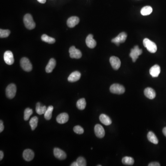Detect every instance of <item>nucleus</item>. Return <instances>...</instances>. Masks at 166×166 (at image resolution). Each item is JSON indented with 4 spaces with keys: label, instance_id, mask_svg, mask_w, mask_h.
<instances>
[{
    "label": "nucleus",
    "instance_id": "nucleus-1",
    "mask_svg": "<svg viewBox=\"0 0 166 166\" xmlns=\"http://www.w3.org/2000/svg\"><path fill=\"white\" fill-rule=\"evenodd\" d=\"M23 21L27 29L32 30L35 28L36 24L34 21L32 16L30 14L28 13L24 16Z\"/></svg>",
    "mask_w": 166,
    "mask_h": 166
},
{
    "label": "nucleus",
    "instance_id": "nucleus-2",
    "mask_svg": "<svg viewBox=\"0 0 166 166\" xmlns=\"http://www.w3.org/2000/svg\"><path fill=\"white\" fill-rule=\"evenodd\" d=\"M143 44L144 46L149 52L155 53L157 51V48L156 44L148 38H146L143 39Z\"/></svg>",
    "mask_w": 166,
    "mask_h": 166
},
{
    "label": "nucleus",
    "instance_id": "nucleus-3",
    "mask_svg": "<svg viewBox=\"0 0 166 166\" xmlns=\"http://www.w3.org/2000/svg\"><path fill=\"white\" fill-rule=\"evenodd\" d=\"M16 91L17 88L15 85L14 84H10L6 88V96L9 99H13L15 96Z\"/></svg>",
    "mask_w": 166,
    "mask_h": 166
},
{
    "label": "nucleus",
    "instance_id": "nucleus-4",
    "mask_svg": "<svg viewBox=\"0 0 166 166\" xmlns=\"http://www.w3.org/2000/svg\"><path fill=\"white\" fill-rule=\"evenodd\" d=\"M110 91L112 93L122 94L125 92V89L122 85L114 84L110 86Z\"/></svg>",
    "mask_w": 166,
    "mask_h": 166
},
{
    "label": "nucleus",
    "instance_id": "nucleus-5",
    "mask_svg": "<svg viewBox=\"0 0 166 166\" xmlns=\"http://www.w3.org/2000/svg\"><path fill=\"white\" fill-rule=\"evenodd\" d=\"M20 64L22 68L25 72H30L32 69V66L30 60L26 57L21 59Z\"/></svg>",
    "mask_w": 166,
    "mask_h": 166
},
{
    "label": "nucleus",
    "instance_id": "nucleus-6",
    "mask_svg": "<svg viewBox=\"0 0 166 166\" xmlns=\"http://www.w3.org/2000/svg\"><path fill=\"white\" fill-rule=\"evenodd\" d=\"M142 54V50L139 49L137 45L134 46V48L131 49V53H130V56L132 59L133 62H136L137 59L139 58V56Z\"/></svg>",
    "mask_w": 166,
    "mask_h": 166
},
{
    "label": "nucleus",
    "instance_id": "nucleus-7",
    "mask_svg": "<svg viewBox=\"0 0 166 166\" xmlns=\"http://www.w3.org/2000/svg\"><path fill=\"white\" fill-rule=\"evenodd\" d=\"M127 34L124 32H122L119 34L118 36L113 38L112 40V42L117 45H119V43H123L125 42V40L127 39Z\"/></svg>",
    "mask_w": 166,
    "mask_h": 166
},
{
    "label": "nucleus",
    "instance_id": "nucleus-8",
    "mask_svg": "<svg viewBox=\"0 0 166 166\" xmlns=\"http://www.w3.org/2000/svg\"><path fill=\"white\" fill-rule=\"evenodd\" d=\"M4 60L7 64L11 65L15 61L13 54L11 51H7L4 54Z\"/></svg>",
    "mask_w": 166,
    "mask_h": 166
},
{
    "label": "nucleus",
    "instance_id": "nucleus-9",
    "mask_svg": "<svg viewBox=\"0 0 166 166\" xmlns=\"http://www.w3.org/2000/svg\"><path fill=\"white\" fill-rule=\"evenodd\" d=\"M70 56L71 58L80 59L82 57L81 52L79 49H77L75 46L70 47L69 50Z\"/></svg>",
    "mask_w": 166,
    "mask_h": 166
},
{
    "label": "nucleus",
    "instance_id": "nucleus-10",
    "mask_svg": "<svg viewBox=\"0 0 166 166\" xmlns=\"http://www.w3.org/2000/svg\"><path fill=\"white\" fill-rule=\"evenodd\" d=\"M109 61H110L112 67L115 70H118L121 67V60H119L118 57L116 56H111L109 59Z\"/></svg>",
    "mask_w": 166,
    "mask_h": 166
},
{
    "label": "nucleus",
    "instance_id": "nucleus-11",
    "mask_svg": "<svg viewBox=\"0 0 166 166\" xmlns=\"http://www.w3.org/2000/svg\"><path fill=\"white\" fill-rule=\"evenodd\" d=\"M95 133L96 136L99 138H103L105 136V130L102 125L100 124H97L94 127Z\"/></svg>",
    "mask_w": 166,
    "mask_h": 166
},
{
    "label": "nucleus",
    "instance_id": "nucleus-12",
    "mask_svg": "<svg viewBox=\"0 0 166 166\" xmlns=\"http://www.w3.org/2000/svg\"><path fill=\"white\" fill-rule=\"evenodd\" d=\"M54 155L56 158L61 160H65L67 158L66 153L63 151H62V149L57 148L54 149Z\"/></svg>",
    "mask_w": 166,
    "mask_h": 166
},
{
    "label": "nucleus",
    "instance_id": "nucleus-13",
    "mask_svg": "<svg viewBox=\"0 0 166 166\" xmlns=\"http://www.w3.org/2000/svg\"><path fill=\"white\" fill-rule=\"evenodd\" d=\"M23 157L26 161H30L34 157V153L31 149H26L23 152Z\"/></svg>",
    "mask_w": 166,
    "mask_h": 166
},
{
    "label": "nucleus",
    "instance_id": "nucleus-14",
    "mask_svg": "<svg viewBox=\"0 0 166 166\" xmlns=\"http://www.w3.org/2000/svg\"><path fill=\"white\" fill-rule=\"evenodd\" d=\"M79 19L77 16L70 17L67 21V26L70 28H73L77 25L79 22Z\"/></svg>",
    "mask_w": 166,
    "mask_h": 166
},
{
    "label": "nucleus",
    "instance_id": "nucleus-15",
    "mask_svg": "<svg viewBox=\"0 0 166 166\" xmlns=\"http://www.w3.org/2000/svg\"><path fill=\"white\" fill-rule=\"evenodd\" d=\"M161 68L158 65H155L149 69V73L152 77L156 78L159 76L160 73Z\"/></svg>",
    "mask_w": 166,
    "mask_h": 166
},
{
    "label": "nucleus",
    "instance_id": "nucleus-16",
    "mask_svg": "<svg viewBox=\"0 0 166 166\" xmlns=\"http://www.w3.org/2000/svg\"><path fill=\"white\" fill-rule=\"evenodd\" d=\"M86 44L88 47L91 49H93L96 47L97 42L93 39V36L92 34H89L86 38Z\"/></svg>",
    "mask_w": 166,
    "mask_h": 166
},
{
    "label": "nucleus",
    "instance_id": "nucleus-17",
    "mask_svg": "<svg viewBox=\"0 0 166 166\" xmlns=\"http://www.w3.org/2000/svg\"><path fill=\"white\" fill-rule=\"evenodd\" d=\"M69 119V116L68 114L66 113H63L60 114L56 118V121L59 124H65L68 121Z\"/></svg>",
    "mask_w": 166,
    "mask_h": 166
},
{
    "label": "nucleus",
    "instance_id": "nucleus-18",
    "mask_svg": "<svg viewBox=\"0 0 166 166\" xmlns=\"http://www.w3.org/2000/svg\"><path fill=\"white\" fill-rule=\"evenodd\" d=\"M144 94L146 97L150 99H154L156 96L155 90L150 87H147L145 89Z\"/></svg>",
    "mask_w": 166,
    "mask_h": 166
},
{
    "label": "nucleus",
    "instance_id": "nucleus-19",
    "mask_svg": "<svg viewBox=\"0 0 166 166\" xmlns=\"http://www.w3.org/2000/svg\"><path fill=\"white\" fill-rule=\"evenodd\" d=\"M81 73L78 71L73 72L68 77V81L70 82H75L80 79Z\"/></svg>",
    "mask_w": 166,
    "mask_h": 166
},
{
    "label": "nucleus",
    "instance_id": "nucleus-20",
    "mask_svg": "<svg viewBox=\"0 0 166 166\" xmlns=\"http://www.w3.org/2000/svg\"><path fill=\"white\" fill-rule=\"evenodd\" d=\"M55 66H56L55 60L53 58L50 59L46 67L45 70L46 73H51L55 67Z\"/></svg>",
    "mask_w": 166,
    "mask_h": 166
},
{
    "label": "nucleus",
    "instance_id": "nucleus-21",
    "mask_svg": "<svg viewBox=\"0 0 166 166\" xmlns=\"http://www.w3.org/2000/svg\"><path fill=\"white\" fill-rule=\"evenodd\" d=\"M99 119L102 124L106 125H110L112 123L111 119L105 114H101L99 116Z\"/></svg>",
    "mask_w": 166,
    "mask_h": 166
},
{
    "label": "nucleus",
    "instance_id": "nucleus-22",
    "mask_svg": "<svg viewBox=\"0 0 166 166\" xmlns=\"http://www.w3.org/2000/svg\"><path fill=\"white\" fill-rule=\"evenodd\" d=\"M147 138L149 141L152 143L157 145L158 143V140L157 137L152 131H149L147 134Z\"/></svg>",
    "mask_w": 166,
    "mask_h": 166
},
{
    "label": "nucleus",
    "instance_id": "nucleus-23",
    "mask_svg": "<svg viewBox=\"0 0 166 166\" xmlns=\"http://www.w3.org/2000/svg\"><path fill=\"white\" fill-rule=\"evenodd\" d=\"M47 109L45 106H41L40 103H37V104L36 105V112L37 113V114L38 115H42L43 114H45Z\"/></svg>",
    "mask_w": 166,
    "mask_h": 166
},
{
    "label": "nucleus",
    "instance_id": "nucleus-24",
    "mask_svg": "<svg viewBox=\"0 0 166 166\" xmlns=\"http://www.w3.org/2000/svg\"><path fill=\"white\" fill-rule=\"evenodd\" d=\"M153 11L151 6H145L143 7L141 10V14L143 16H147L151 15Z\"/></svg>",
    "mask_w": 166,
    "mask_h": 166
},
{
    "label": "nucleus",
    "instance_id": "nucleus-25",
    "mask_svg": "<svg viewBox=\"0 0 166 166\" xmlns=\"http://www.w3.org/2000/svg\"><path fill=\"white\" fill-rule=\"evenodd\" d=\"M54 109V107L52 106H49L47 108L44 114V118L46 120H50L52 115V112Z\"/></svg>",
    "mask_w": 166,
    "mask_h": 166
},
{
    "label": "nucleus",
    "instance_id": "nucleus-26",
    "mask_svg": "<svg viewBox=\"0 0 166 166\" xmlns=\"http://www.w3.org/2000/svg\"><path fill=\"white\" fill-rule=\"evenodd\" d=\"M86 101L85 98L80 99L77 102V107L80 110H84L86 107Z\"/></svg>",
    "mask_w": 166,
    "mask_h": 166
},
{
    "label": "nucleus",
    "instance_id": "nucleus-27",
    "mask_svg": "<svg viewBox=\"0 0 166 166\" xmlns=\"http://www.w3.org/2000/svg\"><path fill=\"white\" fill-rule=\"evenodd\" d=\"M41 39H42V41L49 43V44H53L55 42V38L50 37L46 34H43L42 35V37H41Z\"/></svg>",
    "mask_w": 166,
    "mask_h": 166
},
{
    "label": "nucleus",
    "instance_id": "nucleus-28",
    "mask_svg": "<svg viewBox=\"0 0 166 166\" xmlns=\"http://www.w3.org/2000/svg\"><path fill=\"white\" fill-rule=\"evenodd\" d=\"M38 119L37 116L32 117L29 122V124L31 127L32 130H34L37 127L38 124Z\"/></svg>",
    "mask_w": 166,
    "mask_h": 166
},
{
    "label": "nucleus",
    "instance_id": "nucleus-29",
    "mask_svg": "<svg viewBox=\"0 0 166 166\" xmlns=\"http://www.w3.org/2000/svg\"><path fill=\"white\" fill-rule=\"evenodd\" d=\"M122 162L125 165H133L134 164V160L131 157H125L122 158Z\"/></svg>",
    "mask_w": 166,
    "mask_h": 166
},
{
    "label": "nucleus",
    "instance_id": "nucleus-30",
    "mask_svg": "<svg viewBox=\"0 0 166 166\" xmlns=\"http://www.w3.org/2000/svg\"><path fill=\"white\" fill-rule=\"evenodd\" d=\"M32 114H33V111L30 108H26L24 111V119L26 121H28Z\"/></svg>",
    "mask_w": 166,
    "mask_h": 166
},
{
    "label": "nucleus",
    "instance_id": "nucleus-31",
    "mask_svg": "<svg viewBox=\"0 0 166 166\" xmlns=\"http://www.w3.org/2000/svg\"><path fill=\"white\" fill-rule=\"evenodd\" d=\"M10 31L9 30H0V37L1 38H6L9 36Z\"/></svg>",
    "mask_w": 166,
    "mask_h": 166
},
{
    "label": "nucleus",
    "instance_id": "nucleus-32",
    "mask_svg": "<svg viewBox=\"0 0 166 166\" xmlns=\"http://www.w3.org/2000/svg\"><path fill=\"white\" fill-rule=\"evenodd\" d=\"M78 166H86V161L85 158L83 157H79L76 161Z\"/></svg>",
    "mask_w": 166,
    "mask_h": 166
},
{
    "label": "nucleus",
    "instance_id": "nucleus-33",
    "mask_svg": "<svg viewBox=\"0 0 166 166\" xmlns=\"http://www.w3.org/2000/svg\"><path fill=\"white\" fill-rule=\"evenodd\" d=\"M73 131L74 132L78 134H82L84 133V130L79 125H76L74 127Z\"/></svg>",
    "mask_w": 166,
    "mask_h": 166
},
{
    "label": "nucleus",
    "instance_id": "nucleus-34",
    "mask_svg": "<svg viewBox=\"0 0 166 166\" xmlns=\"http://www.w3.org/2000/svg\"><path fill=\"white\" fill-rule=\"evenodd\" d=\"M4 129V126L3 125V121L1 120L0 121V133H1Z\"/></svg>",
    "mask_w": 166,
    "mask_h": 166
},
{
    "label": "nucleus",
    "instance_id": "nucleus-35",
    "mask_svg": "<svg viewBox=\"0 0 166 166\" xmlns=\"http://www.w3.org/2000/svg\"><path fill=\"white\" fill-rule=\"evenodd\" d=\"M149 166H160V164L157 162H152L150 163L148 165Z\"/></svg>",
    "mask_w": 166,
    "mask_h": 166
},
{
    "label": "nucleus",
    "instance_id": "nucleus-36",
    "mask_svg": "<svg viewBox=\"0 0 166 166\" xmlns=\"http://www.w3.org/2000/svg\"><path fill=\"white\" fill-rule=\"evenodd\" d=\"M4 157V154L2 151H0V160H1L3 159Z\"/></svg>",
    "mask_w": 166,
    "mask_h": 166
},
{
    "label": "nucleus",
    "instance_id": "nucleus-37",
    "mask_svg": "<svg viewBox=\"0 0 166 166\" xmlns=\"http://www.w3.org/2000/svg\"><path fill=\"white\" fill-rule=\"evenodd\" d=\"M37 1L39 3L42 4L45 3H46V0H37Z\"/></svg>",
    "mask_w": 166,
    "mask_h": 166
},
{
    "label": "nucleus",
    "instance_id": "nucleus-38",
    "mask_svg": "<svg viewBox=\"0 0 166 166\" xmlns=\"http://www.w3.org/2000/svg\"><path fill=\"white\" fill-rule=\"evenodd\" d=\"M71 166H78V164L77 163L76 161H74L73 163H72V164L71 165Z\"/></svg>",
    "mask_w": 166,
    "mask_h": 166
},
{
    "label": "nucleus",
    "instance_id": "nucleus-39",
    "mask_svg": "<svg viewBox=\"0 0 166 166\" xmlns=\"http://www.w3.org/2000/svg\"><path fill=\"white\" fill-rule=\"evenodd\" d=\"M163 132L164 135H165V136L166 137V127H165L163 129Z\"/></svg>",
    "mask_w": 166,
    "mask_h": 166
},
{
    "label": "nucleus",
    "instance_id": "nucleus-40",
    "mask_svg": "<svg viewBox=\"0 0 166 166\" xmlns=\"http://www.w3.org/2000/svg\"><path fill=\"white\" fill-rule=\"evenodd\" d=\"M97 166H102V165H97Z\"/></svg>",
    "mask_w": 166,
    "mask_h": 166
}]
</instances>
